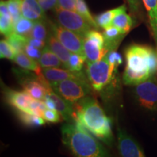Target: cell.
Wrapping results in <instances>:
<instances>
[{"mask_svg":"<svg viewBox=\"0 0 157 157\" xmlns=\"http://www.w3.org/2000/svg\"><path fill=\"white\" fill-rule=\"evenodd\" d=\"M74 121L103 142L111 144L113 140L111 121L96 100L86 96L74 103Z\"/></svg>","mask_w":157,"mask_h":157,"instance_id":"obj_1","label":"cell"},{"mask_svg":"<svg viewBox=\"0 0 157 157\" xmlns=\"http://www.w3.org/2000/svg\"><path fill=\"white\" fill-rule=\"evenodd\" d=\"M62 141L73 154L79 157H105L107 151L87 129L75 121L63 125Z\"/></svg>","mask_w":157,"mask_h":157,"instance_id":"obj_2","label":"cell"},{"mask_svg":"<svg viewBox=\"0 0 157 157\" xmlns=\"http://www.w3.org/2000/svg\"><path fill=\"white\" fill-rule=\"evenodd\" d=\"M151 47L132 44L125 52L126 68L123 74V82L126 85H137L150 78L148 66Z\"/></svg>","mask_w":157,"mask_h":157,"instance_id":"obj_3","label":"cell"},{"mask_svg":"<svg viewBox=\"0 0 157 157\" xmlns=\"http://www.w3.org/2000/svg\"><path fill=\"white\" fill-rule=\"evenodd\" d=\"M51 87L64 99L74 104L90 93V87L86 80L68 78L50 83Z\"/></svg>","mask_w":157,"mask_h":157,"instance_id":"obj_4","label":"cell"},{"mask_svg":"<svg viewBox=\"0 0 157 157\" xmlns=\"http://www.w3.org/2000/svg\"><path fill=\"white\" fill-rule=\"evenodd\" d=\"M116 69L111 66L107 56L93 63H88L87 74L92 87L96 91H101L112 79Z\"/></svg>","mask_w":157,"mask_h":157,"instance_id":"obj_5","label":"cell"},{"mask_svg":"<svg viewBox=\"0 0 157 157\" xmlns=\"http://www.w3.org/2000/svg\"><path fill=\"white\" fill-rule=\"evenodd\" d=\"M55 13L59 25L74 31L83 38L91 30V25L77 12L63 9L57 6Z\"/></svg>","mask_w":157,"mask_h":157,"instance_id":"obj_6","label":"cell"},{"mask_svg":"<svg viewBox=\"0 0 157 157\" xmlns=\"http://www.w3.org/2000/svg\"><path fill=\"white\" fill-rule=\"evenodd\" d=\"M135 95L142 106L151 111H157V79L152 76L136 85Z\"/></svg>","mask_w":157,"mask_h":157,"instance_id":"obj_7","label":"cell"},{"mask_svg":"<svg viewBox=\"0 0 157 157\" xmlns=\"http://www.w3.org/2000/svg\"><path fill=\"white\" fill-rule=\"evenodd\" d=\"M52 34L70 51L71 52L84 55L83 37L64 28L60 25L51 23Z\"/></svg>","mask_w":157,"mask_h":157,"instance_id":"obj_8","label":"cell"},{"mask_svg":"<svg viewBox=\"0 0 157 157\" xmlns=\"http://www.w3.org/2000/svg\"><path fill=\"white\" fill-rule=\"evenodd\" d=\"M118 148L123 157H144L145 154L139 144L126 131L118 128Z\"/></svg>","mask_w":157,"mask_h":157,"instance_id":"obj_9","label":"cell"},{"mask_svg":"<svg viewBox=\"0 0 157 157\" xmlns=\"http://www.w3.org/2000/svg\"><path fill=\"white\" fill-rule=\"evenodd\" d=\"M42 74L48 81L50 83L63 81L68 78L86 80L85 76L81 71H74L70 69H63L59 68H42Z\"/></svg>","mask_w":157,"mask_h":157,"instance_id":"obj_10","label":"cell"},{"mask_svg":"<svg viewBox=\"0 0 157 157\" xmlns=\"http://www.w3.org/2000/svg\"><path fill=\"white\" fill-rule=\"evenodd\" d=\"M46 95L53 101L55 104H56V111H58L60 113L63 119L68 121V122L74 121V109L73 107V104L69 103L63 98H62L61 96L59 95L58 93H55L50 85H49L47 87Z\"/></svg>","mask_w":157,"mask_h":157,"instance_id":"obj_11","label":"cell"},{"mask_svg":"<svg viewBox=\"0 0 157 157\" xmlns=\"http://www.w3.org/2000/svg\"><path fill=\"white\" fill-rule=\"evenodd\" d=\"M83 52L86 58V62L88 63L101 60L105 56L109 50L93 39L84 37Z\"/></svg>","mask_w":157,"mask_h":157,"instance_id":"obj_12","label":"cell"},{"mask_svg":"<svg viewBox=\"0 0 157 157\" xmlns=\"http://www.w3.org/2000/svg\"><path fill=\"white\" fill-rule=\"evenodd\" d=\"M6 98L7 102L12 106L15 107L18 111L28 112L29 104L34 98H32L25 91H15L8 90L6 92Z\"/></svg>","mask_w":157,"mask_h":157,"instance_id":"obj_13","label":"cell"},{"mask_svg":"<svg viewBox=\"0 0 157 157\" xmlns=\"http://www.w3.org/2000/svg\"><path fill=\"white\" fill-rule=\"evenodd\" d=\"M21 12L22 16L34 22L45 20L44 10L37 0H21Z\"/></svg>","mask_w":157,"mask_h":157,"instance_id":"obj_14","label":"cell"},{"mask_svg":"<svg viewBox=\"0 0 157 157\" xmlns=\"http://www.w3.org/2000/svg\"><path fill=\"white\" fill-rule=\"evenodd\" d=\"M50 85V84H49ZM40 80L38 76L32 79H25L22 82V86L24 91L26 92L31 98L36 100L44 101L47 95V87Z\"/></svg>","mask_w":157,"mask_h":157,"instance_id":"obj_15","label":"cell"},{"mask_svg":"<svg viewBox=\"0 0 157 157\" xmlns=\"http://www.w3.org/2000/svg\"><path fill=\"white\" fill-rule=\"evenodd\" d=\"M13 61L25 69L34 71L38 76L39 80H42L44 78V76L42 74V68L41 67L39 61L30 58L23 51L16 54Z\"/></svg>","mask_w":157,"mask_h":157,"instance_id":"obj_16","label":"cell"},{"mask_svg":"<svg viewBox=\"0 0 157 157\" xmlns=\"http://www.w3.org/2000/svg\"><path fill=\"white\" fill-rule=\"evenodd\" d=\"M47 46L60 59L64 68H68V63L71 52L52 34L48 36L47 39Z\"/></svg>","mask_w":157,"mask_h":157,"instance_id":"obj_17","label":"cell"},{"mask_svg":"<svg viewBox=\"0 0 157 157\" xmlns=\"http://www.w3.org/2000/svg\"><path fill=\"white\" fill-rule=\"evenodd\" d=\"M0 31L5 37L14 32V24L10 13L7 1L1 0L0 2Z\"/></svg>","mask_w":157,"mask_h":157,"instance_id":"obj_18","label":"cell"},{"mask_svg":"<svg viewBox=\"0 0 157 157\" xmlns=\"http://www.w3.org/2000/svg\"><path fill=\"white\" fill-rule=\"evenodd\" d=\"M103 34L105 39V48L109 51L117 50L121 39L126 35L123 34L120 29L113 25H111L104 29Z\"/></svg>","mask_w":157,"mask_h":157,"instance_id":"obj_19","label":"cell"},{"mask_svg":"<svg viewBox=\"0 0 157 157\" xmlns=\"http://www.w3.org/2000/svg\"><path fill=\"white\" fill-rule=\"evenodd\" d=\"M148 13L151 34L157 50V0H142Z\"/></svg>","mask_w":157,"mask_h":157,"instance_id":"obj_20","label":"cell"},{"mask_svg":"<svg viewBox=\"0 0 157 157\" xmlns=\"http://www.w3.org/2000/svg\"><path fill=\"white\" fill-rule=\"evenodd\" d=\"M39 63L42 68H59L61 66H63L60 59L48 46L42 50V56L39 60Z\"/></svg>","mask_w":157,"mask_h":157,"instance_id":"obj_21","label":"cell"},{"mask_svg":"<svg viewBox=\"0 0 157 157\" xmlns=\"http://www.w3.org/2000/svg\"><path fill=\"white\" fill-rule=\"evenodd\" d=\"M127 7L117 13L112 21V25L120 29L123 34H127L133 26V21L130 15L127 13Z\"/></svg>","mask_w":157,"mask_h":157,"instance_id":"obj_22","label":"cell"},{"mask_svg":"<svg viewBox=\"0 0 157 157\" xmlns=\"http://www.w3.org/2000/svg\"><path fill=\"white\" fill-rule=\"evenodd\" d=\"M124 8H126V6L123 5L117 7V8L109 10H107L103 13H101L100 15H97L95 17V20L98 25L103 29H105L108 27L111 26L112 25V21L113 18H114L115 15L119 12L122 10Z\"/></svg>","mask_w":157,"mask_h":157,"instance_id":"obj_23","label":"cell"},{"mask_svg":"<svg viewBox=\"0 0 157 157\" xmlns=\"http://www.w3.org/2000/svg\"><path fill=\"white\" fill-rule=\"evenodd\" d=\"M34 21L21 16L14 24V32L21 36L29 37L34 25Z\"/></svg>","mask_w":157,"mask_h":157,"instance_id":"obj_24","label":"cell"},{"mask_svg":"<svg viewBox=\"0 0 157 157\" xmlns=\"http://www.w3.org/2000/svg\"><path fill=\"white\" fill-rule=\"evenodd\" d=\"M18 116L23 124H24L26 126L31 127L42 126V125L44 124L45 121H46L43 119L42 117L24 112V111H19Z\"/></svg>","mask_w":157,"mask_h":157,"instance_id":"obj_25","label":"cell"},{"mask_svg":"<svg viewBox=\"0 0 157 157\" xmlns=\"http://www.w3.org/2000/svg\"><path fill=\"white\" fill-rule=\"evenodd\" d=\"M76 12L81 15L88 23L91 25L92 27L95 29H98V25L96 23L95 17H93L88 8L87 4L84 0H76Z\"/></svg>","mask_w":157,"mask_h":157,"instance_id":"obj_26","label":"cell"},{"mask_svg":"<svg viewBox=\"0 0 157 157\" xmlns=\"http://www.w3.org/2000/svg\"><path fill=\"white\" fill-rule=\"evenodd\" d=\"M6 39L14 49L16 54L23 52L25 44H26V37L17 34L15 32L6 37Z\"/></svg>","mask_w":157,"mask_h":157,"instance_id":"obj_27","label":"cell"},{"mask_svg":"<svg viewBox=\"0 0 157 157\" xmlns=\"http://www.w3.org/2000/svg\"><path fill=\"white\" fill-rule=\"evenodd\" d=\"M85 61L86 58L84 55L71 52L68 63V69L74 71H81Z\"/></svg>","mask_w":157,"mask_h":157,"instance_id":"obj_28","label":"cell"},{"mask_svg":"<svg viewBox=\"0 0 157 157\" xmlns=\"http://www.w3.org/2000/svg\"><path fill=\"white\" fill-rule=\"evenodd\" d=\"M29 37L42 39V40L47 42V39L48 38V31H47L46 25H44V21H39L34 23V27H33L32 30L31 31L30 36Z\"/></svg>","mask_w":157,"mask_h":157,"instance_id":"obj_29","label":"cell"},{"mask_svg":"<svg viewBox=\"0 0 157 157\" xmlns=\"http://www.w3.org/2000/svg\"><path fill=\"white\" fill-rule=\"evenodd\" d=\"M7 5L13 19V24H15L22 16L21 0H7Z\"/></svg>","mask_w":157,"mask_h":157,"instance_id":"obj_30","label":"cell"},{"mask_svg":"<svg viewBox=\"0 0 157 157\" xmlns=\"http://www.w3.org/2000/svg\"><path fill=\"white\" fill-rule=\"evenodd\" d=\"M16 56V52L7 39H2L0 42V57L13 60Z\"/></svg>","mask_w":157,"mask_h":157,"instance_id":"obj_31","label":"cell"},{"mask_svg":"<svg viewBox=\"0 0 157 157\" xmlns=\"http://www.w3.org/2000/svg\"><path fill=\"white\" fill-rule=\"evenodd\" d=\"M46 109V105H45L44 101H40V100L33 99L29 104V111L27 113L42 117L43 113Z\"/></svg>","mask_w":157,"mask_h":157,"instance_id":"obj_32","label":"cell"},{"mask_svg":"<svg viewBox=\"0 0 157 157\" xmlns=\"http://www.w3.org/2000/svg\"><path fill=\"white\" fill-rule=\"evenodd\" d=\"M60 116L61 115L60 114V113L58 111L46 109L44 110V113H43L42 117L45 121H48V122L58 123L62 120L61 118L63 117H60Z\"/></svg>","mask_w":157,"mask_h":157,"instance_id":"obj_33","label":"cell"},{"mask_svg":"<svg viewBox=\"0 0 157 157\" xmlns=\"http://www.w3.org/2000/svg\"><path fill=\"white\" fill-rule=\"evenodd\" d=\"M23 52H25L27 56L30 57V58H33L35 60L39 61V60L40 59L41 56H42V50H41V49H39L35 47L32 46V45L27 43L25 44L24 49H23Z\"/></svg>","mask_w":157,"mask_h":157,"instance_id":"obj_34","label":"cell"},{"mask_svg":"<svg viewBox=\"0 0 157 157\" xmlns=\"http://www.w3.org/2000/svg\"><path fill=\"white\" fill-rule=\"evenodd\" d=\"M106 56L110 63L117 70L118 66L122 63V58H121V55L118 53L116 50H110L106 54Z\"/></svg>","mask_w":157,"mask_h":157,"instance_id":"obj_35","label":"cell"},{"mask_svg":"<svg viewBox=\"0 0 157 157\" xmlns=\"http://www.w3.org/2000/svg\"><path fill=\"white\" fill-rule=\"evenodd\" d=\"M76 0H58V7L76 11Z\"/></svg>","mask_w":157,"mask_h":157,"instance_id":"obj_36","label":"cell"},{"mask_svg":"<svg viewBox=\"0 0 157 157\" xmlns=\"http://www.w3.org/2000/svg\"><path fill=\"white\" fill-rule=\"evenodd\" d=\"M44 11L55 9L58 6V0H37Z\"/></svg>","mask_w":157,"mask_h":157,"instance_id":"obj_37","label":"cell"},{"mask_svg":"<svg viewBox=\"0 0 157 157\" xmlns=\"http://www.w3.org/2000/svg\"><path fill=\"white\" fill-rule=\"evenodd\" d=\"M26 42L29 44L32 45V46L35 47V48L41 49V50H43L47 46L46 41L36 38H32V37H26Z\"/></svg>","mask_w":157,"mask_h":157,"instance_id":"obj_38","label":"cell"},{"mask_svg":"<svg viewBox=\"0 0 157 157\" xmlns=\"http://www.w3.org/2000/svg\"><path fill=\"white\" fill-rule=\"evenodd\" d=\"M44 102L45 105H46V107L47 109H52V110H56V104L53 102L51 98H50L48 97V96H45V98L44 100L43 101Z\"/></svg>","mask_w":157,"mask_h":157,"instance_id":"obj_39","label":"cell"}]
</instances>
